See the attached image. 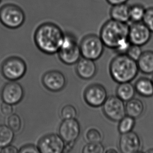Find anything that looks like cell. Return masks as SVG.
Instances as JSON below:
<instances>
[{"label":"cell","mask_w":153,"mask_h":153,"mask_svg":"<svg viewBox=\"0 0 153 153\" xmlns=\"http://www.w3.org/2000/svg\"><path fill=\"white\" fill-rule=\"evenodd\" d=\"M129 25L112 19L102 25L99 36L104 46L119 53H126L131 44L128 40Z\"/></svg>","instance_id":"cell-1"},{"label":"cell","mask_w":153,"mask_h":153,"mask_svg":"<svg viewBox=\"0 0 153 153\" xmlns=\"http://www.w3.org/2000/svg\"><path fill=\"white\" fill-rule=\"evenodd\" d=\"M64 33L58 26L52 23H45L36 30L34 39L36 46L42 52L47 54L58 53Z\"/></svg>","instance_id":"cell-2"},{"label":"cell","mask_w":153,"mask_h":153,"mask_svg":"<svg viewBox=\"0 0 153 153\" xmlns=\"http://www.w3.org/2000/svg\"><path fill=\"white\" fill-rule=\"evenodd\" d=\"M112 79L116 83L131 82L139 73L136 61L126 53H119L112 59L109 66Z\"/></svg>","instance_id":"cell-3"},{"label":"cell","mask_w":153,"mask_h":153,"mask_svg":"<svg viewBox=\"0 0 153 153\" xmlns=\"http://www.w3.org/2000/svg\"><path fill=\"white\" fill-rule=\"evenodd\" d=\"M25 21V13L16 5L6 4L0 8V22L6 28L17 29L24 24Z\"/></svg>","instance_id":"cell-4"},{"label":"cell","mask_w":153,"mask_h":153,"mask_svg":"<svg viewBox=\"0 0 153 153\" xmlns=\"http://www.w3.org/2000/svg\"><path fill=\"white\" fill-rule=\"evenodd\" d=\"M58 54L60 61L64 64L73 65L78 62L81 53L79 45L74 36L64 33V38Z\"/></svg>","instance_id":"cell-5"},{"label":"cell","mask_w":153,"mask_h":153,"mask_svg":"<svg viewBox=\"0 0 153 153\" xmlns=\"http://www.w3.org/2000/svg\"><path fill=\"white\" fill-rule=\"evenodd\" d=\"M79 47L83 58L95 61L102 56L105 46L99 36L89 34L83 38Z\"/></svg>","instance_id":"cell-6"},{"label":"cell","mask_w":153,"mask_h":153,"mask_svg":"<svg viewBox=\"0 0 153 153\" xmlns=\"http://www.w3.org/2000/svg\"><path fill=\"white\" fill-rule=\"evenodd\" d=\"M27 71L25 61L18 56H10L4 60L1 67L2 75L10 81H16L22 78Z\"/></svg>","instance_id":"cell-7"},{"label":"cell","mask_w":153,"mask_h":153,"mask_svg":"<svg viewBox=\"0 0 153 153\" xmlns=\"http://www.w3.org/2000/svg\"><path fill=\"white\" fill-rule=\"evenodd\" d=\"M102 110L105 116L114 122H119L126 115L125 103L117 96L108 97L102 105Z\"/></svg>","instance_id":"cell-8"},{"label":"cell","mask_w":153,"mask_h":153,"mask_svg":"<svg viewBox=\"0 0 153 153\" xmlns=\"http://www.w3.org/2000/svg\"><path fill=\"white\" fill-rule=\"evenodd\" d=\"M151 31L143 22H132L129 25L128 40L132 45L143 46L151 40Z\"/></svg>","instance_id":"cell-9"},{"label":"cell","mask_w":153,"mask_h":153,"mask_svg":"<svg viewBox=\"0 0 153 153\" xmlns=\"http://www.w3.org/2000/svg\"><path fill=\"white\" fill-rule=\"evenodd\" d=\"M39 153H61L65 149V142L59 135L48 134L42 137L38 142Z\"/></svg>","instance_id":"cell-10"},{"label":"cell","mask_w":153,"mask_h":153,"mask_svg":"<svg viewBox=\"0 0 153 153\" xmlns=\"http://www.w3.org/2000/svg\"><path fill=\"white\" fill-rule=\"evenodd\" d=\"M83 96L85 102L90 107H100L102 106L108 97V92L103 85L93 84L86 89Z\"/></svg>","instance_id":"cell-11"},{"label":"cell","mask_w":153,"mask_h":153,"mask_svg":"<svg viewBox=\"0 0 153 153\" xmlns=\"http://www.w3.org/2000/svg\"><path fill=\"white\" fill-rule=\"evenodd\" d=\"M59 134L64 142L73 144L80 136V125L75 118L64 119L59 127Z\"/></svg>","instance_id":"cell-12"},{"label":"cell","mask_w":153,"mask_h":153,"mask_svg":"<svg viewBox=\"0 0 153 153\" xmlns=\"http://www.w3.org/2000/svg\"><path fill=\"white\" fill-rule=\"evenodd\" d=\"M24 96V91L22 85L15 81L6 83L2 88L1 97L4 102L12 105L20 103Z\"/></svg>","instance_id":"cell-13"},{"label":"cell","mask_w":153,"mask_h":153,"mask_svg":"<svg viewBox=\"0 0 153 153\" xmlns=\"http://www.w3.org/2000/svg\"><path fill=\"white\" fill-rule=\"evenodd\" d=\"M142 141L136 133L133 131L121 135L118 141V149L122 153L141 152Z\"/></svg>","instance_id":"cell-14"},{"label":"cell","mask_w":153,"mask_h":153,"mask_svg":"<svg viewBox=\"0 0 153 153\" xmlns=\"http://www.w3.org/2000/svg\"><path fill=\"white\" fill-rule=\"evenodd\" d=\"M42 83L46 89L52 92H58L64 88L66 79L60 71H50L45 73L41 79Z\"/></svg>","instance_id":"cell-15"},{"label":"cell","mask_w":153,"mask_h":153,"mask_svg":"<svg viewBox=\"0 0 153 153\" xmlns=\"http://www.w3.org/2000/svg\"><path fill=\"white\" fill-rule=\"evenodd\" d=\"M94 60L83 58L79 60L76 72L81 79L88 80L92 79L97 72V66Z\"/></svg>","instance_id":"cell-16"},{"label":"cell","mask_w":153,"mask_h":153,"mask_svg":"<svg viewBox=\"0 0 153 153\" xmlns=\"http://www.w3.org/2000/svg\"><path fill=\"white\" fill-rule=\"evenodd\" d=\"M130 5L127 3L112 5L110 10L111 19L121 23H128L130 18Z\"/></svg>","instance_id":"cell-17"},{"label":"cell","mask_w":153,"mask_h":153,"mask_svg":"<svg viewBox=\"0 0 153 153\" xmlns=\"http://www.w3.org/2000/svg\"><path fill=\"white\" fill-rule=\"evenodd\" d=\"M126 115L137 119L143 115L145 111V105L142 100L133 98L125 103Z\"/></svg>","instance_id":"cell-18"},{"label":"cell","mask_w":153,"mask_h":153,"mask_svg":"<svg viewBox=\"0 0 153 153\" xmlns=\"http://www.w3.org/2000/svg\"><path fill=\"white\" fill-rule=\"evenodd\" d=\"M139 71L145 74H153V51L147 50L143 52L137 61Z\"/></svg>","instance_id":"cell-19"},{"label":"cell","mask_w":153,"mask_h":153,"mask_svg":"<svg viewBox=\"0 0 153 153\" xmlns=\"http://www.w3.org/2000/svg\"><path fill=\"white\" fill-rule=\"evenodd\" d=\"M136 92L144 97H150L153 96V83L152 79L141 77L134 85Z\"/></svg>","instance_id":"cell-20"},{"label":"cell","mask_w":153,"mask_h":153,"mask_svg":"<svg viewBox=\"0 0 153 153\" xmlns=\"http://www.w3.org/2000/svg\"><path fill=\"white\" fill-rule=\"evenodd\" d=\"M135 93L134 85L130 82L120 83L116 89V96L124 102H127L134 97Z\"/></svg>","instance_id":"cell-21"},{"label":"cell","mask_w":153,"mask_h":153,"mask_svg":"<svg viewBox=\"0 0 153 153\" xmlns=\"http://www.w3.org/2000/svg\"><path fill=\"white\" fill-rule=\"evenodd\" d=\"M14 139V132L8 126L0 125V149L10 145Z\"/></svg>","instance_id":"cell-22"},{"label":"cell","mask_w":153,"mask_h":153,"mask_svg":"<svg viewBox=\"0 0 153 153\" xmlns=\"http://www.w3.org/2000/svg\"><path fill=\"white\" fill-rule=\"evenodd\" d=\"M146 8L141 4H135L130 6V18L132 22H140L143 21L145 15Z\"/></svg>","instance_id":"cell-23"},{"label":"cell","mask_w":153,"mask_h":153,"mask_svg":"<svg viewBox=\"0 0 153 153\" xmlns=\"http://www.w3.org/2000/svg\"><path fill=\"white\" fill-rule=\"evenodd\" d=\"M85 138L88 143H101L104 134L97 128L91 127L85 132Z\"/></svg>","instance_id":"cell-24"},{"label":"cell","mask_w":153,"mask_h":153,"mask_svg":"<svg viewBox=\"0 0 153 153\" xmlns=\"http://www.w3.org/2000/svg\"><path fill=\"white\" fill-rule=\"evenodd\" d=\"M135 125V119L126 115L119 121L118 130L121 134L132 131Z\"/></svg>","instance_id":"cell-25"},{"label":"cell","mask_w":153,"mask_h":153,"mask_svg":"<svg viewBox=\"0 0 153 153\" xmlns=\"http://www.w3.org/2000/svg\"><path fill=\"white\" fill-rule=\"evenodd\" d=\"M8 126L14 132H18L22 127L21 118L16 114H11L8 116L7 121Z\"/></svg>","instance_id":"cell-26"},{"label":"cell","mask_w":153,"mask_h":153,"mask_svg":"<svg viewBox=\"0 0 153 153\" xmlns=\"http://www.w3.org/2000/svg\"><path fill=\"white\" fill-rule=\"evenodd\" d=\"M104 147L101 143H88L83 147V153H103Z\"/></svg>","instance_id":"cell-27"},{"label":"cell","mask_w":153,"mask_h":153,"mask_svg":"<svg viewBox=\"0 0 153 153\" xmlns=\"http://www.w3.org/2000/svg\"><path fill=\"white\" fill-rule=\"evenodd\" d=\"M76 109L74 106L71 105H65L61 110V116L63 119H74L76 117Z\"/></svg>","instance_id":"cell-28"},{"label":"cell","mask_w":153,"mask_h":153,"mask_svg":"<svg viewBox=\"0 0 153 153\" xmlns=\"http://www.w3.org/2000/svg\"><path fill=\"white\" fill-rule=\"evenodd\" d=\"M143 53L141 46H137L131 44L128 50H127L126 54L133 59L137 61Z\"/></svg>","instance_id":"cell-29"},{"label":"cell","mask_w":153,"mask_h":153,"mask_svg":"<svg viewBox=\"0 0 153 153\" xmlns=\"http://www.w3.org/2000/svg\"><path fill=\"white\" fill-rule=\"evenodd\" d=\"M142 22L153 33V7L146 8L145 15Z\"/></svg>","instance_id":"cell-30"},{"label":"cell","mask_w":153,"mask_h":153,"mask_svg":"<svg viewBox=\"0 0 153 153\" xmlns=\"http://www.w3.org/2000/svg\"><path fill=\"white\" fill-rule=\"evenodd\" d=\"M13 105L3 102L0 105V112L3 116H9L13 111Z\"/></svg>","instance_id":"cell-31"},{"label":"cell","mask_w":153,"mask_h":153,"mask_svg":"<svg viewBox=\"0 0 153 153\" xmlns=\"http://www.w3.org/2000/svg\"><path fill=\"white\" fill-rule=\"evenodd\" d=\"M19 153H38L39 149L38 146L33 144H26L24 145L19 150Z\"/></svg>","instance_id":"cell-32"},{"label":"cell","mask_w":153,"mask_h":153,"mask_svg":"<svg viewBox=\"0 0 153 153\" xmlns=\"http://www.w3.org/2000/svg\"><path fill=\"white\" fill-rule=\"evenodd\" d=\"M0 152L1 153H19V150L13 145H9L1 149Z\"/></svg>","instance_id":"cell-33"},{"label":"cell","mask_w":153,"mask_h":153,"mask_svg":"<svg viewBox=\"0 0 153 153\" xmlns=\"http://www.w3.org/2000/svg\"><path fill=\"white\" fill-rule=\"evenodd\" d=\"M128 1V0H106L108 3L111 5L127 3Z\"/></svg>","instance_id":"cell-34"},{"label":"cell","mask_w":153,"mask_h":153,"mask_svg":"<svg viewBox=\"0 0 153 153\" xmlns=\"http://www.w3.org/2000/svg\"><path fill=\"white\" fill-rule=\"evenodd\" d=\"M106 153H118V152L114 149H108L106 151L104 152Z\"/></svg>","instance_id":"cell-35"},{"label":"cell","mask_w":153,"mask_h":153,"mask_svg":"<svg viewBox=\"0 0 153 153\" xmlns=\"http://www.w3.org/2000/svg\"><path fill=\"white\" fill-rule=\"evenodd\" d=\"M146 152L148 153H153V149H149L146 151Z\"/></svg>","instance_id":"cell-36"},{"label":"cell","mask_w":153,"mask_h":153,"mask_svg":"<svg viewBox=\"0 0 153 153\" xmlns=\"http://www.w3.org/2000/svg\"><path fill=\"white\" fill-rule=\"evenodd\" d=\"M152 82H153V78H152Z\"/></svg>","instance_id":"cell-37"},{"label":"cell","mask_w":153,"mask_h":153,"mask_svg":"<svg viewBox=\"0 0 153 153\" xmlns=\"http://www.w3.org/2000/svg\"><path fill=\"white\" fill-rule=\"evenodd\" d=\"M1 2H2V0H0V3H1Z\"/></svg>","instance_id":"cell-38"}]
</instances>
